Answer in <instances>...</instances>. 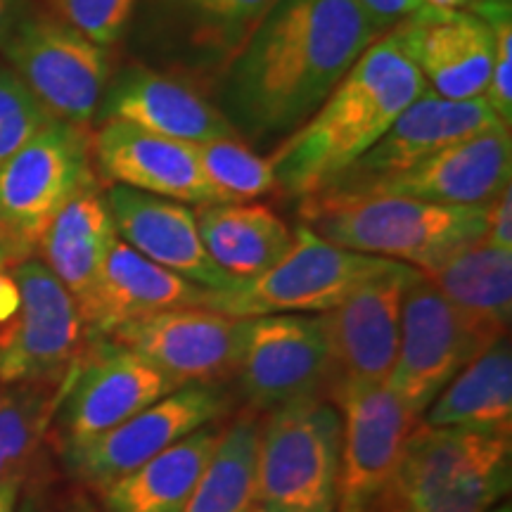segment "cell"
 <instances>
[{
    "instance_id": "cell-1",
    "label": "cell",
    "mask_w": 512,
    "mask_h": 512,
    "mask_svg": "<svg viewBox=\"0 0 512 512\" xmlns=\"http://www.w3.org/2000/svg\"><path fill=\"white\" fill-rule=\"evenodd\" d=\"M377 38L356 0H278L209 98L245 143L280 145Z\"/></svg>"
},
{
    "instance_id": "cell-2",
    "label": "cell",
    "mask_w": 512,
    "mask_h": 512,
    "mask_svg": "<svg viewBox=\"0 0 512 512\" xmlns=\"http://www.w3.org/2000/svg\"><path fill=\"white\" fill-rule=\"evenodd\" d=\"M425 91V79L396 38H377L323 105L268 157L275 190L299 200L316 195L366 155Z\"/></svg>"
},
{
    "instance_id": "cell-3",
    "label": "cell",
    "mask_w": 512,
    "mask_h": 512,
    "mask_svg": "<svg viewBox=\"0 0 512 512\" xmlns=\"http://www.w3.org/2000/svg\"><path fill=\"white\" fill-rule=\"evenodd\" d=\"M304 226L351 252L430 271L482 240L484 207H451L396 195L304 197Z\"/></svg>"
},
{
    "instance_id": "cell-4",
    "label": "cell",
    "mask_w": 512,
    "mask_h": 512,
    "mask_svg": "<svg viewBox=\"0 0 512 512\" xmlns=\"http://www.w3.org/2000/svg\"><path fill=\"white\" fill-rule=\"evenodd\" d=\"M510 482V437L418 422L380 512H489Z\"/></svg>"
},
{
    "instance_id": "cell-5",
    "label": "cell",
    "mask_w": 512,
    "mask_h": 512,
    "mask_svg": "<svg viewBox=\"0 0 512 512\" xmlns=\"http://www.w3.org/2000/svg\"><path fill=\"white\" fill-rule=\"evenodd\" d=\"M342 413L323 399L294 401L261 427L256 463L259 512H337Z\"/></svg>"
},
{
    "instance_id": "cell-6",
    "label": "cell",
    "mask_w": 512,
    "mask_h": 512,
    "mask_svg": "<svg viewBox=\"0 0 512 512\" xmlns=\"http://www.w3.org/2000/svg\"><path fill=\"white\" fill-rule=\"evenodd\" d=\"M278 0H138L140 60L211 91Z\"/></svg>"
},
{
    "instance_id": "cell-7",
    "label": "cell",
    "mask_w": 512,
    "mask_h": 512,
    "mask_svg": "<svg viewBox=\"0 0 512 512\" xmlns=\"http://www.w3.org/2000/svg\"><path fill=\"white\" fill-rule=\"evenodd\" d=\"M389 264L392 259L351 252L299 226L290 252L278 264L226 290H209L204 306L235 318L325 313Z\"/></svg>"
},
{
    "instance_id": "cell-8",
    "label": "cell",
    "mask_w": 512,
    "mask_h": 512,
    "mask_svg": "<svg viewBox=\"0 0 512 512\" xmlns=\"http://www.w3.org/2000/svg\"><path fill=\"white\" fill-rule=\"evenodd\" d=\"M8 67L53 119L88 128L114 74L112 48L62 24L31 5L0 46Z\"/></svg>"
},
{
    "instance_id": "cell-9",
    "label": "cell",
    "mask_w": 512,
    "mask_h": 512,
    "mask_svg": "<svg viewBox=\"0 0 512 512\" xmlns=\"http://www.w3.org/2000/svg\"><path fill=\"white\" fill-rule=\"evenodd\" d=\"M98 181L91 128L60 119H50L0 164V226L22 259L34 256L57 211Z\"/></svg>"
},
{
    "instance_id": "cell-10",
    "label": "cell",
    "mask_w": 512,
    "mask_h": 512,
    "mask_svg": "<svg viewBox=\"0 0 512 512\" xmlns=\"http://www.w3.org/2000/svg\"><path fill=\"white\" fill-rule=\"evenodd\" d=\"M496 337L458 311L420 271L403 294L401 337L387 387L422 418L448 382Z\"/></svg>"
},
{
    "instance_id": "cell-11",
    "label": "cell",
    "mask_w": 512,
    "mask_h": 512,
    "mask_svg": "<svg viewBox=\"0 0 512 512\" xmlns=\"http://www.w3.org/2000/svg\"><path fill=\"white\" fill-rule=\"evenodd\" d=\"M174 389L133 349L110 337H88L67 370L55 411L62 453L102 437Z\"/></svg>"
},
{
    "instance_id": "cell-12",
    "label": "cell",
    "mask_w": 512,
    "mask_h": 512,
    "mask_svg": "<svg viewBox=\"0 0 512 512\" xmlns=\"http://www.w3.org/2000/svg\"><path fill=\"white\" fill-rule=\"evenodd\" d=\"M22 304L0 332V382H50L67 375L88 344V328L74 297L41 259L10 266Z\"/></svg>"
},
{
    "instance_id": "cell-13",
    "label": "cell",
    "mask_w": 512,
    "mask_h": 512,
    "mask_svg": "<svg viewBox=\"0 0 512 512\" xmlns=\"http://www.w3.org/2000/svg\"><path fill=\"white\" fill-rule=\"evenodd\" d=\"M233 399L221 384H188L131 415L119 427L62 458L69 472L95 489L117 482L209 422L230 413Z\"/></svg>"
},
{
    "instance_id": "cell-14",
    "label": "cell",
    "mask_w": 512,
    "mask_h": 512,
    "mask_svg": "<svg viewBox=\"0 0 512 512\" xmlns=\"http://www.w3.org/2000/svg\"><path fill=\"white\" fill-rule=\"evenodd\" d=\"M342 406V470L337 512H380L403 446L420 418L387 384H337Z\"/></svg>"
},
{
    "instance_id": "cell-15",
    "label": "cell",
    "mask_w": 512,
    "mask_h": 512,
    "mask_svg": "<svg viewBox=\"0 0 512 512\" xmlns=\"http://www.w3.org/2000/svg\"><path fill=\"white\" fill-rule=\"evenodd\" d=\"M235 377L256 411H278L323 394L332 377L330 349L318 313L247 318Z\"/></svg>"
},
{
    "instance_id": "cell-16",
    "label": "cell",
    "mask_w": 512,
    "mask_h": 512,
    "mask_svg": "<svg viewBox=\"0 0 512 512\" xmlns=\"http://www.w3.org/2000/svg\"><path fill=\"white\" fill-rule=\"evenodd\" d=\"M247 318L207 306L159 311L107 335L152 363L174 387L219 384L235 377L245 347Z\"/></svg>"
},
{
    "instance_id": "cell-17",
    "label": "cell",
    "mask_w": 512,
    "mask_h": 512,
    "mask_svg": "<svg viewBox=\"0 0 512 512\" xmlns=\"http://www.w3.org/2000/svg\"><path fill=\"white\" fill-rule=\"evenodd\" d=\"M415 273L418 268L392 261L335 309L318 313L330 349L332 387L387 384L399 351L403 294Z\"/></svg>"
},
{
    "instance_id": "cell-18",
    "label": "cell",
    "mask_w": 512,
    "mask_h": 512,
    "mask_svg": "<svg viewBox=\"0 0 512 512\" xmlns=\"http://www.w3.org/2000/svg\"><path fill=\"white\" fill-rule=\"evenodd\" d=\"M496 126H503V121L496 117L484 98L446 100L432 91H425L366 155L309 197L366 195L380 183L392 181L403 171L413 169L441 147Z\"/></svg>"
},
{
    "instance_id": "cell-19",
    "label": "cell",
    "mask_w": 512,
    "mask_h": 512,
    "mask_svg": "<svg viewBox=\"0 0 512 512\" xmlns=\"http://www.w3.org/2000/svg\"><path fill=\"white\" fill-rule=\"evenodd\" d=\"M389 34L434 95L446 100L484 98L494 64V34L475 12L422 5Z\"/></svg>"
},
{
    "instance_id": "cell-20",
    "label": "cell",
    "mask_w": 512,
    "mask_h": 512,
    "mask_svg": "<svg viewBox=\"0 0 512 512\" xmlns=\"http://www.w3.org/2000/svg\"><path fill=\"white\" fill-rule=\"evenodd\" d=\"M112 119L190 145L238 136L207 93L140 60L114 69L107 83L95 121Z\"/></svg>"
},
{
    "instance_id": "cell-21",
    "label": "cell",
    "mask_w": 512,
    "mask_h": 512,
    "mask_svg": "<svg viewBox=\"0 0 512 512\" xmlns=\"http://www.w3.org/2000/svg\"><path fill=\"white\" fill-rule=\"evenodd\" d=\"M91 155L95 174L110 185L169 197L192 207L214 204L190 143L112 119L100 121L91 133Z\"/></svg>"
},
{
    "instance_id": "cell-22",
    "label": "cell",
    "mask_w": 512,
    "mask_h": 512,
    "mask_svg": "<svg viewBox=\"0 0 512 512\" xmlns=\"http://www.w3.org/2000/svg\"><path fill=\"white\" fill-rule=\"evenodd\" d=\"M114 233L145 259L183 275L204 290H226L238 280L211 261L190 204L124 185L105 190Z\"/></svg>"
},
{
    "instance_id": "cell-23",
    "label": "cell",
    "mask_w": 512,
    "mask_h": 512,
    "mask_svg": "<svg viewBox=\"0 0 512 512\" xmlns=\"http://www.w3.org/2000/svg\"><path fill=\"white\" fill-rule=\"evenodd\" d=\"M510 176V128L496 126L441 147L413 169L380 183L366 195L411 197L451 207H486L505 185H510Z\"/></svg>"
},
{
    "instance_id": "cell-24",
    "label": "cell",
    "mask_w": 512,
    "mask_h": 512,
    "mask_svg": "<svg viewBox=\"0 0 512 512\" xmlns=\"http://www.w3.org/2000/svg\"><path fill=\"white\" fill-rule=\"evenodd\" d=\"M207 292L183 275L145 259L117 235L107 252L98 290L83 323L88 337H107L121 325L152 313L204 306Z\"/></svg>"
},
{
    "instance_id": "cell-25",
    "label": "cell",
    "mask_w": 512,
    "mask_h": 512,
    "mask_svg": "<svg viewBox=\"0 0 512 512\" xmlns=\"http://www.w3.org/2000/svg\"><path fill=\"white\" fill-rule=\"evenodd\" d=\"M117 238L100 181L83 188L72 202L57 211L38 242L43 264L72 294L86 316L110 245Z\"/></svg>"
},
{
    "instance_id": "cell-26",
    "label": "cell",
    "mask_w": 512,
    "mask_h": 512,
    "mask_svg": "<svg viewBox=\"0 0 512 512\" xmlns=\"http://www.w3.org/2000/svg\"><path fill=\"white\" fill-rule=\"evenodd\" d=\"M221 434L219 420L209 422L117 482L102 486V508L105 512H183Z\"/></svg>"
},
{
    "instance_id": "cell-27",
    "label": "cell",
    "mask_w": 512,
    "mask_h": 512,
    "mask_svg": "<svg viewBox=\"0 0 512 512\" xmlns=\"http://www.w3.org/2000/svg\"><path fill=\"white\" fill-rule=\"evenodd\" d=\"M195 219L211 261L235 280L266 273L294 242L290 226L264 204H204Z\"/></svg>"
},
{
    "instance_id": "cell-28",
    "label": "cell",
    "mask_w": 512,
    "mask_h": 512,
    "mask_svg": "<svg viewBox=\"0 0 512 512\" xmlns=\"http://www.w3.org/2000/svg\"><path fill=\"white\" fill-rule=\"evenodd\" d=\"M432 427L510 437L512 432V349L508 335L496 337L446 384L425 411Z\"/></svg>"
},
{
    "instance_id": "cell-29",
    "label": "cell",
    "mask_w": 512,
    "mask_h": 512,
    "mask_svg": "<svg viewBox=\"0 0 512 512\" xmlns=\"http://www.w3.org/2000/svg\"><path fill=\"white\" fill-rule=\"evenodd\" d=\"M472 323L508 335L512 316V252L484 245L460 247L430 271H420Z\"/></svg>"
},
{
    "instance_id": "cell-30",
    "label": "cell",
    "mask_w": 512,
    "mask_h": 512,
    "mask_svg": "<svg viewBox=\"0 0 512 512\" xmlns=\"http://www.w3.org/2000/svg\"><path fill=\"white\" fill-rule=\"evenodd\" d=\"M261 427L254 415L223 430L219 446L204 467L200 484L183 512H256V463Z\"/></svg>"
},
{
    "instance_id": "cell-31",
    "label": "cell",
    "mask_w": 512,
    "mask_h": 512,
    "mask_svg": "<svg viewBox=\"0 0 512 512\" xmlns=\"http://www.w3.org/2000/svg\"><path fill=\"white\" fill-rule=\"evenodd\" d=\"M60 389L48 382H17L0 387V484L22 482L36 456L50 420L55 418Z\"/></svg>"
},
{
    "instance_id": "cell-32",
    "label": "cell",
    "mask_w": 512,
    "mask_h": 512,
    "mask_svg": "<svg viewBox=\"0 0 512 512\" xmlns=\"http://www.w3.org/2000/svg\"><path fill=\"white\" fill-rule=\"evenodd\" d=\"M192 147L214 204L254 202L275 190L268 157L254 152L240 136L214 138Z\"/></svg>"
},
{
    "instance_id": "cell-33",
    "label": "cell",
    "mask_w": 512,
    "mask_h": 512,
    "mask_svg": "<svg viewBox=\"0 0 512 512\" xmlns=\"http://www.w3.org/2000/svg\"><path fill=\"white\" fill-rule=\"evenodd\" d=\"M38 3L48 15L105 48H114L128 34L138 8V0H38Z\"/></svg>"
},
{
    "instance_id": "cell-34",
    "label": "cell",
    "mask_w": 512,
    "mask_h": 512,
    "mask_svg": "<svg viewBox=\"0 0 512 512\" xmlns=\"http://www.w3.org/2000/svg\"><path fill=\"white\" fill-rule=\"evenodd\" d=\"M53 119L36 100L27 83L0 62V164H5L22 145Z\"/></svg>"
},
{
    "instance_id": "cell-35",
    "label": "cell",
    "mask_w": 512,
    "mask_h": 512,
    "mask_svg": "<svg viewBox=\"0 0 512 512\" xmlns=\"http://www.w3.org/2000/svg\"><path fill=\"white\" fill-rule=\"evenodd\" d=\"M467 10L475 12L489 24L494 34V64L491 79L486 86L484 100L494 110L503 126L512 124V5L489 3V0H472Z\"/></svg>"
},
{
    "instance_id": "cell-36",
    "label": "cell",
    "mask_w": 512,
    "mask_h": 512,
    "mask_svg": "<svg viewBox=\"0 0 512 512\" xmlns=\"http://www.w3.org/2000/svg\"><path fill=\"white\" fill-rule=\"evenodd\" d=\"M484 245L512 252V188H505L484 207Z\"/></svg>"
},
{
    "instance_id": "cell-37",
    "label": "cell",
    "mask_w": 512,
    "mask_h": 512,
    "mask_svg": "<svg viewBox=\"0 0 512 512\" xmlns=\"http://www.w3.org/2000/svg\"><path fill=\"white\" fill-rule=\"evenodd\" d=\"M356 3L361 5L363 15L368 17L380 38L425 5L422 0H356Z\"/></svg>"
},
{
    "instance_id": "cell-38",
    "label": "cell",
    "mask_w": 512,
    "mask_h": 512,
    "mask_svg": "<svg viewBox=\"0 0 512 512\" xmlns=\"http://www.w3.org/2000/svg\"><path fill=\"white\" fill-rule=\"evenodd\" d=\"M19 304H22V294H19L12 268H0V332L15 320Z\"/></svg>"
},
{
    "instance_id": "cell-39",
    "label": "cell",
    "mask_w": 512,
    "mask_h": 512,
    "mask_svg": "<svg viewBox=\"0 0 512 512\" xmlns=\"http://www.w3.org/2000/svg\"><path fill=\"white\" fill-rule=\"evenodd\" d=\"M31 0H0V46L8 41L19 19L27 15Z\"/></svg>"
},
{
    "instance_id": "cell-40",
    "label": "cell",
    "mask_w": 512,
    "mask_h": 512,
    "mask_svg": "<svg viewBox=\"0 0 512 512\" xmlns=\"http://www.w3.org/2000/svg\"><path fill=\"white\" fill-rule=\"evenodd\" d=\"M15 512H50L46 491H43L41 486H31L27 494L17 498Z\"/></svg>"
},
{
    "instance_id": "cell-41",
    "label": "cell",
    "mask_w": 512,
    "mask_h": 512,
    "mask_svg": "<svg viewBox=\"0 0 512 512\" xmlns=\"http://www.w3.org/2000/svg\"><path fill=\"white\" fill-rule=\"evenodd\" d=\"M19 261H24L22 254L17 252V247L12 245L8 233H5L3 226H0V268H10L19 264Z\"/></svg>"
},
{
    "instance_id": "cell-42",
    "label": "cell",
    "mask_w": 512,
    "mask_h": 512,
    "mask_svg": "<svg viewBox=\"0 0 512 512\" xmlns=\"http://www.w3.org/2000/svg\"><path fill=\"white\" fill-rule=\"evenodd\" d=\"M19 486H22L19 479H15V482L0 484V512H15L17 498H19Z\"/></svg>"
},
{
    "instance_id": "cell-43",
    "label": "cell",
    "mask_w": 512,
    "mask_h": 512,
    "mask_svg": "<svg viewBox=\"0 0 512 512\" xmlns=\"http://www.w3.org/2000/svg\"><path fill=\"white\" fill-rule=\"evenodd\" d=\"M64 512H100V510L95 508L93 501H88V498L79 496V498H74V501L69 503L67 508H64Z\"/></svg>"
},
{
    "instance_id": "cell-44",
    "label": "cell",
    "mask_w": 512,
    "mask_h": 512,
    "mask_svg": "<svg viewBox=\"0 0 512 512\" xmlns=\"http://www.w3.org/2000/svg\"><path fill=\"white\" fill-rule=\"evenodd\" d=\"M425 5H437V8H467L470 0H422Z\"/></svg>"
},
{
    "instance_id": "cell-45",
    "label": "cell",
    "mask_w": 512,
    "mask_h": 512,
    "mask_svg": "<svg viewBox=\"0 0 512 512\" xmlns=\"http://www.w3.org/2000/svg\"><path fill=\"white\" fill-rule=\"evenodd\" d=\"M489 512H510V505H508V503L496 505V508H494V510H489Z\"/></svg>"
},
{
    "instance_id": "cell-46",
    "label": "cell",
    "mask_w": 512,
    "mask_h": 512,
    "mask_svg": "<svg viewBox=\"0 0 512 512\" xmlns=\"http://www.w3.org/2000/svg\"><path fill=\"white\" fill-rule=\"evenodd\" d=\"M470 3H472V0H470ZM489 3H510L512 5V0H489Z\"/></svg>"
},
{
    "instance_id": "cell-47",
    "label": "cell",
    "mask_w": 512,
    "mask_h": 512,
    "mask_svg": "<svg viewBox=\"0 0 512 512\" xmlns=\"http://www.w3.org/2000/svg\"><path fill=\"white\" fill-rule=\"evenodd\" d=\"M256 512H259V510H256Z\"/></svg>"
}]
</instances>
